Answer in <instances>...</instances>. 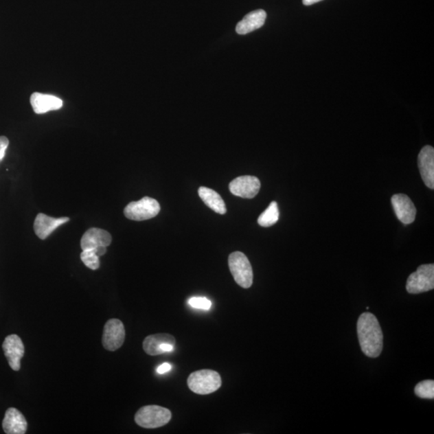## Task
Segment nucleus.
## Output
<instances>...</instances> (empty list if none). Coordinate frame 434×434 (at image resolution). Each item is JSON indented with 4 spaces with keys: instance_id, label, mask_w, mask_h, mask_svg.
Instances as JSON below:
<instances>
[{
    "instance_id": "f257e3e1",
    "label": "nucleus",
    "mask_w": 434,
    "mask_h": 434,
    "mask_svg": "<svg viewBox=\"0 0 434 434\" xmlns=\"http://www.w3.org/2000/svg\"><path fill=\"white\" fill-rule=\"evenodd\" d=\"M357 333L361 350L370 358L378 357L384 346L383 332L374 315L363 313L357 322Z\"/></svg>"
},
{
    "instance_id": "f03ea898",
    "label": "nucleus",
    "mask_w": 434,
    "mask_h": 434,
    "mask_svg": "<svg viewBox=\"0 0 434 434\" xmlns=\"http://www.w3.org/2000/svg\"><path fill=\"white\" fill-rule=\"evenodd\" d=\"M222 380L218 372L210 369H203L192 372L187 378L188 388L193 393L207 395L218 390Z\"/></svg>"
},
{
    "instance_id": "7ed1b4c3",
    "label": "nucleus",
    "mask_w": 434,
    "mask_h": 434,
    "mask_svg": "<svg viewBox=\"0 0 434 434\" xmlns=\"http://www.w3.org/2000/svg\"><path fill=\"white\" fill-rule=\"evenodd\" d=\"M172 415L168 409L159 405H147L136 413L135 421L145 429H157L166 426L171 421Z\"/></svg>"
},
{
    "instance_id": "20e7f679",
    "label": "nucleus",
    "mask_w": 434,
    "mask_h": 434,
    "mask_svg": "<svg viewBox=\"0 0 434 434\" xmlns=\"http://www.w3.org/2000/svg\"><path fill=\"white\" fill-rule=\"evenodd\" d=\"M229 266L234 280L244 289L253 285V273L251 264L242 252H234L229 257Z\"/></svg>"
},
{
    "instance_id": "39448f33",
    "label": "nucleus",
    "mask_w": 434,
    "mask_h": 434,
    "mask_svg": "<svg viewBox=\"0 0 434 434\" xmlns=\"http://www.w3.org/2000/svg\"><path fill=\"white\" fill-rule=\"evenodd\" d=\"M434 265L426 264L420 266L416 272L409 275L407 290L409 294L417 295L433 290Z\"/></svg>"
},
{
    "instance_id": "423d86ee",
    "label": "nucleus",
    "mask_w": 434,
    "mask_h": 434,
    "mask_svg": "<svg viewBox=\"0 0 434 434\" xmlns=\"http://www.w3.org/2000/svg\"><path fill=\"white\" fill-rule=\"evenodd\" d=\"M160 212V205L157 200L148 196L139 201L130 203L125 207L124 214L126 218L141 221L154 218Z\"/></svg>"
},
{
    "instance_id": "0eeeda50",
    "label": "nucleus",
    "mask_w": 434,
    "mask_h": 434,
    "mask_svg": "<svg viewBox=\"0 0 434 434\" xmlns=\"http://www.w3.org/2000/svg\"><path fill=\"white\" fill-rule=\"evenodd\" d=\"M126 331L124 323L119 319L108 320L104 327L102 344L108 351L115 352L124 343Z\"/></svg>"
},
{
    "instance_id": "6e6552de",
    "label": "nucleus",
    "mask_w": 434,
    "mask_h": 434,
    "mask_svg": "<svg viewBox=\"0 0 434 434\" xmlns=\"http://www.w3.org/2000/svg\"><path fill=\"white\" fill-rule=\"evenodd\" d=\"M176 343V339L172 334H155L144 339L143 347L148 355L155 356L172 352Z\"/></svg>"
},
{
    "instance_id": "1a4fd4ad",
    "label": "nucleus",
    "mask_w": 434,
    "mask_h": 434,
    "mask_svg": "<svg viewBox=\"0 0 434 434\" xmlns=\"http://www.w3.org/2000/svg\"><path fill=\"white\" fill-rule=\"evenodd\" d=\"M261 188V182L255 176H244L236 178L229 183V190L236 196L253 199Z\"/></svg>"
},
{
    "instance_id": "9d476101",
    "label": "nucleus",
    "mask_w": 434,
    "mask_h": 434,
    "mask_svg": "<svg viewBox=\"0 0 434 434\" xmlns=\"http://www.w3.org/2000/svg\"><path fill=\"white\" fill-rule=\"evenodd\" d=\"M3 350L11 369L16 372L20 370L21 362L25 355V345L21 339L17 334L7 336L3 343Z\"/></svg>"
},
{
    "instance_id": "9b49d317",
    "label": "nucleus",
    "mask_w": 434,
    "mask_h": 434,
    "mask_svg": "<svg viewBox=\"0 0 434 434\" xmlns=\"http://www.w3.org/2000/svg\"><path fill=\"white\" fill-rule=\"evenodd\" d=\"M398 219L404 225H410L416 219L417 209L410 198L404 194H396L391 199Z\"/></svg>"
},
{
    "instance_id": "f8f14e48",
    "label": "nucleus",
    "mask_w": 434,
    "mask_h": 434,
    "mask_svg": "<svg viewBox=\"0 0 434 434\" xmlns=\"http://www.w3.org/2000/svg\"><path fill=\"white\" fill-rule=\"evenodd\" d=\"M418 167L424 185L434 190V149L431 146L422 149L418 155Z\"/></svg>"
},
{
    "instance_id": "ddd939ff",
    "label": "nucleus",
    "mask_w": 434,
    "mask_h": 434,
    "mask_svg": "<svg viewBox=\"0 0 434 434\" xmlns=\"http://www.w3.org/2000/svg\"><path fill=\"white\" fill-rule=\"evenodd\" d=\"M30 103L33 111L37 115L58 111L63 106V101L60 98L38 92L32 94Z\"/></svg>"
},
{
    "instance_id": "4468645a",
    "label": "nucleus",
    "mask_w": 434,
    "mask_h": 434,
    "mask_svg": "<svg viewBox=\"0 0 434 434\" xmlns=\"http://www.w3.org/2000/svg\"><path fill=\"white\" fill-rule=\"evenodd\" d=\"M68 217H61V218H54L43 214H40L36 217L34 222V231L37 237L41 240H45L60 227V225L68 222Z\"/></svg>"
},
{
    "instance_id": "2eb2a0df",
    "label": "nucleus",
    "mask_w": 434,
    "mask_h": 434,
    "mask_svg": "<svg viewBox=\"0 0 434 434\" xmlns=\"http://www.w3.org/2000/svg\"><path fill=\"white\" fill-rule=\"evenodd\" d=\"M112 242V237L107 231L92 228L87 231L81 240L82 250L97 249L100 247H108Z\"/></svg>"
},
{
    "instance_id": "dca6fc26",
    "label": "nucleus",
    "mask_w": 434,
    "mask_h": 434,
    "mask_svg": "<svg viewBox=\"0 0 434 434\" xmlns=\"http://www.w3.org/2000/svg\"><path fill=\"white\" fill-rule=\"evenodd\" d=\"M3 431L7 434H25L27 422L25 416L16 408L8 409L3 421Z\"/></svg>"
},
{
    "instance_id": "f3484780",
    "label": "nucleus",
    "mask_w": 434,
    "mask_h": 434,
    "mask_svg": "<svg viewBox=\"0 0 434 434\" xmlns=\"http://www.w3.org/2000/svg\"><path fill=\"white\" fill-rule=\"evenodd\" d=\"M266 16V12L262 9L250 12L238 23L236 32L239 35H247L248 33L255 31L265 25Z\"/></svg>"
},
{
    "instance_id": "a211bd4d",
    "label": "nucleus",
    "mask_w": 434,
    "mask_h": 434,
    "mask_svg": "<svg viewBox=\"0 0 434 434\" xmlns=\"http://www.w3.org/2000/svg\"><path fill=\"white\" fill-rule=\"evenodd\" d=\"M198 192L201 200L212 210L221 215L226 214L227 209H226L225 202L218 193L206 187H201Z\"/></svg>"
},
{
    "instance_id": "6ab92c4d",
    "label": "nucleus",
    "mask_w": 434,
    "mask_h": 434,
    "mask_svg": "<svg viewBox=\"0 0 434 434\" xmlns=\"http://www.w3.org/2000/svg\"><path fill=\"white\" fill-rule=\"evenodd\" d=\"M278 219H279V210H278L277 202L273 201L266 211H264L258 217V222L262 227L267 228L275 225Z\"/></svg>"
},
{
    "instance_id": "aec40b11",
    "label": "nucleus",
    "mask_w": 434,
    "mask_h": 434,
    "mask_svg": "<svg viewBox=\"0 0 434 434\" xmlns=\"http://www.w3.org/2000/svg\"><path fill=\"white\" fill-rule=\"evenodd\" d=\"M415 394L422 399L434 398V381L431 380L420 382L415 387Z\"/></svg>"
},
{
    "instance_id": "412c9836",
    "label": "nucleus",
    "mask_w": 434,
    "mask_h": 434,
    "mask_svg": "<svg viewBox=\"0 0 434 434\" xmlns=\"http://www.w3.org/2000/svg\"><path fill=\"white\" fill-rule=\"evenodd\" d=\"M99 258L100 257L97 255L95 250L94 249L82 250V253H81V259L84 266L91 269L92 271H96L100 267V260H99Z\"/></svg>"
},
{
    "instance_id": "4be33fe9",
    "label": "nucleus",
    "mask_w": 434,
    "mask_h": 434,
    "mask_svg": "<svg viewBox=\"0 0 434 434\" xmlns=\"http://www.w3.org/2000/svg\"><path fill=\"white\" fill-rule=\"evenodd\" d=\"M188 304L195 309L207 310L212 308V301L204 297H193L188 300Z\"/></svg>"
},
{
    "instance_id": "5701e85b",
    "label": "nucleus",
    "mask_w": 434,
    "mask_h": 434,
    "mask_svg": "<svg viewBox=\"0 0 434 434\" xmlns=\"http://www.w3.org/2000/svg\"><path fill=\"white\" fill-rule=\"evenodd\" d=\"M9 140L5 136H0V161L3 160L6 155V150L8 148Z\"/></svg>"
},
{
    "instance_id": "b1692460",
    "label": "nucleus",
    "mask_w": 434,
    "mask_h": 434,
    "mask_svg": "<svg viewBox=\"0 0 434 434\" xmlns=\"http://www.w3.org/2000/svg\"><path fill=\"white\" fill-rule=\"evenodd\" d=\"M172 365L168 364V363H164V364L159 366L157 369V372L159 374H167V372L172 370Z\"/></svg>"
},
{
    "instance_id": "393cba45",
    "label": "nucleus",
    "mask_w": 434,
    "mask_h": 434,
    "mask_svg": "<svg viewBox=\"0 0 434 434\" xmlns=\"http://www.w3.org/2000/svg\"><path fill=\"white\" fill-rule=\"evenodd\" d=\"M320 1H323V0H303V3L306 6L313 5L315 3H317Z\"/></svg>"
}]
</instances>
